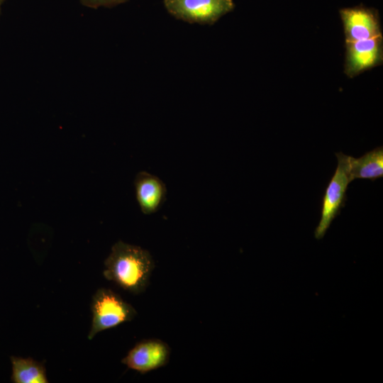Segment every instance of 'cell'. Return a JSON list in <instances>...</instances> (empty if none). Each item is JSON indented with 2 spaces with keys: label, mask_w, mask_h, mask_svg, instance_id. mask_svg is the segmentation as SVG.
Masks as SVG:
<instances>
[{
  "label": "cell",
  "mask_w": 383,
  "mask_h": 383,
  "mask_svg": "<svg viewBox=\"0 0 383 383\" xmlns=\"http://www.w3.org/2000/svg\"><path fill=\"white\" fill-rule=\"evenodd\" d=\"M104 266L103 274L106 279L138 294L148 286L154 262L148 250L118 241L113 245Z\"/></svg>",
  "instance_id": "obj_1"
},
{
  "label": "cell",
  "mask_w": 383,
  "mask_h": 383,
  "mask_svg": "<svg viewBox=\"0 0 383 383\" xmlns=\"http://www.w3.org/2000/svg\"><path fill=\"white\" fill-rule=\"evenodd\" d=\"M345 41L366 40L382 35L378 11L357 6L339 11Z\"/></svg>",
  "instance_id": "obj_6"
},
{
  "label": "cell",
  "mask_w": 383,
  "mask_h": 383,
  "mask_svg": "<svg viewBox=\"0 0 383 383\" xmlns=\"http://www.w3.org/2000/svg\"><path fill=\"white\" fill-rule=\"evenodd\" d=\"M163 3L177 19L210 26L235 8L233 0H163Z\"/></svg>",
  "instance_id": "obj_4"
},
{
  "label": "cell",
  "mask_w": 383,
  "mask_h": 383,
  "mask_svg": "<svg viewBox=\"0 0 383 383\" xmlns=\"http://www.w3.org/2000/svg\"><path fill=\"white\" fill-rule=\"evenodd\" d=\"M170 348L159 339L143 340L136 343L122 359L128 368L141 374L166 365L170 360Z\"/></svg>",
  "instance_id": "obj_7"
},
{
  "label": "cell",
  "mask_w": 383,
  "mask_h": 383,
  "mask_svg": "<svg viewBox=\"0 0 383 383\" xmlns=\"http://www.w3.org/2000/svg\"><path fill=\"white\" fill-rule=\"evenodd\" d=\"M335 155L338 166L323 197L321 218L314 231L316 239L325 235L331 222L339 214L345 201L348 186L352 182L348 169L349 156L341 152L335 153Z\"/></svg>",
  "instance_id": "obj_3"
},
{
  "label": "cell",
  "mask_w": 383,
  "mask_h": 383,
  "mask_svg": "<svg viewBox=\"0 0 383 383\" xmlns=\"http://www.w3.org/2000/svg\"><path fill=\"white\" fill-rule=\"evenodd\" d=\"M134 184L141 211L147 215L156 212L166 197L167 189L164 182L157 176L142 171L137 174Z\"/></svg>",
  "instance_id": "obj_8"
},
{
  "label": "cell",
  "mask_w": 383,
  "mask_h": 383,
  "mask_svg": "<svg viewBox=\"0 0 383 383\" xmlns=\"http://www.w3.org/2000/svg\"><path fill=\"white\" fill-rule=\"evenodd\" d=\"M0 6H1V3H0ZM0 10H1V8H0Z\"/></svg>",
  "instance_id": "obj_13"
},
{
  "label": "cell",
  "mask_w": 383,
  "mask_h": 383,
  "mask_svg": "<svg viewBox=\"0 0 383 383\" xmlns=\"http://www.w3.org/2000/svg\"><path fill=\"white\" fill-rule=\"evenodd\" d=\"M92 321L88 339L97 333L130 321L136 315L132 305L126 302L119 294L109 289H99L94 294L91 304Z\"/></svg>",
  "instance_id": "obj_2"
},
{
  "label": "cell",
  "mask_w": 383,
  "mask_h": 383,
  "mask_svg": "<svg viewBox=\"0 0 383 383\" xmlns=\"http://www.w3.org/2000/svg\"><path fill=\"white\" fill-rule=\"evenodd\" d=\"M382 35L370 39L345 41V73L350 78L382 65Z\"/></svg>",
  "instance_id": "obj_5"
},
{
  "label": "cell",
  "mask_w": 383,
  "mask_h": 383,
  "mask_svg": "<svg viewBox=\"0 0 383 383\" xmlns=\"http://www.w3.org/2000/svg\"><path fill=\"white\" fill-rule=\"evenodd\" d=\"M4 1V0H0V3L1 4Z\"/></svg>",
  "instance_id": "obj_12"
},
{
  "label": "cell",
  "mask_w": 383,
  "mask_h": 383,
  "mask_svg": "<svg viewBox=\"0 0 383 383\" xmlns=\"http://www.w3.org/2000/svg\"><path fill=\"white\" fill-rule=\"evenodd\" d=\"M11 382L14 383H48L45 366L30 357H11Z\"/></svg>",
  "instance_id": "obj_10"
},
{
  "label": "cell",
  "mask_w": 383,
  "mask_h": 383,
  "mask_svg": "<svg viewBox=\"0 0 383 383\" xmlns=\"http://www.w3.org/2000/svg\"><path fill=\"white\" fill-rule=\"evenodd\" d=\"M128 0H79L80 3L84 6L97 9L99 7L111 8L127 2Z\"/></svg>",
  "instance_id": "obj_11"
},
{
  "label": "cell",
  "mask_w": 383,
  "mask_h": 383,
  "mask_svg": "<svg viewBox=\"0 0 383 383\" xmlns=\"http://www.w3.org/2000/svg\"><path fill=\"white\" fill-rule=\"evenodd\" d=\"M349 174L351 180L367 179L372 181L383 176V148L378 147L356 159L349 156Z\"/></svg>",
  "instance_id": "obj_9"
}]
</instances>
